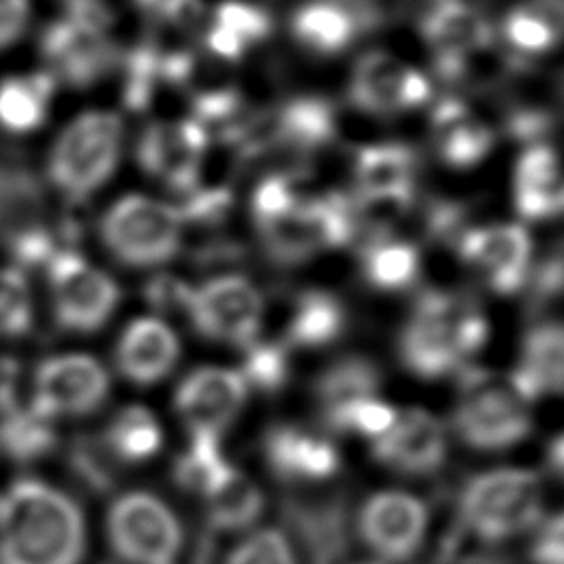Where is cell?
I'll use <instances>...</instances> for the list:
<instances>
[{"label":"cell","mask_w":564,"mask_h":564,"mask_svg":"<svg viewBox=\"0 0 564 564\" xmlns=\"http://www.w3.org/2000/svg\"><path fill=\"white\" fill-rule=\"evenodd\" d=\"M101 242L126 267H154L181 249L183 220L174 205L130 194L119 198L101 218Z\"/></svg>","instance_id":"cell-7"},{"label":"cell","mask_w":564,"mask_h":564,"mask_svg":"<svg viewBox=\"0 0 564 564\" xmlns=\"http://www.w3.org/2000/svg\"><path fill=\"white\" fill-rule=\"evenodd\" d=\"M489 324L471 297L427 291L403 326L397 352L401 366L419 379L460 372L487 341Z\"/></svg>","instance_id":"cell-2"},{"label":"cell","mask_w":564,"mask_h":564,"mask_svg":"<svg viewBox=\"0 0 564 564\" xmlns=\"http://www.w3.org/2000/svg\"><path fill=\"white\" fill-rule=\"evenodd\" d=\"M432 95L427 77L388 51L361 55L350 75V101L375 115L423 106Z\"/></svg>","instance_id":"cell-19"},{"label":"cell","mask_w":564,"mask_h":564,"mask_svg":"<svg viewBox=\"0 0 564 564\" xmlns=\"http://www.w3.org/2000/svg\"><path fill=\"white\" fill-rule=\"evenodd\" d=\"M231 469L234 465L223 452L220 436L196 432L187 434V443L174 456L172 480L176 489L203 502L220 487Z\"/></svg>","instance_id":"cell-32"},{"label":"cell","mask_w":564,"mask_h":564,"mask_svg":"<svg viewBox=\"0 0 564 564\" xmlns=\"http://www.w3.org/2000/svg\"><path fill=\"white\" fill-rule=\"evenodd\" d=\"M238 372L249 390L278 394L291 377L289 348L280 339H253L242 348V364Z\"/></svg>","instance_id":"cell-40"},{"label":"cell","mask_w":564,"mask_h":564,"mask_svg":"<svg viewBox=\"0 0 564 564\" xmlns=\"http://www.w3.org/2000/svg\"><path fill=\"white\" fill-rule=\"evenodd\" d=\"M90 524L64 485L22 471L0 485V564H84Z\"/></svg>","instance_id":"cell-1"},{"label":"cell","mask_w":564,"mask_h":564,"mask_svg":"<svg viewBox=\"0 0 564 564\" xmlns=\"http://www.w3.org/2000/svg\"><path fill=\"white\" fill-rule=\"evenodd\" d=\"M399 410L379 397H361L319 410V423L326 434H355L370 441L386 434L394 425Z\"/></svg>","instance_id":"cell-39"},{"label":"cell","mask_w":564,"mask_h":564,"mask_svg":"<svg viewBox=\"0 0 564 564\" xmlns=\"http://www.w3.org/2000/svg\"><path fill=\"white\" fill-rule=\"evenodd\" d=\"M346 326L341 302L326 291H302L291 300L280 341L286 348H322L335 341Z\"/></svg>","instance_id":"cell-30"},{"label":"cell","mask_w":564,"mask_h":564,"mask_svg":"<svg viewBox=\"0 0 564 564\" xmlns=\"http://www.w3.org/2000/svg\"><path fill=\"white\" fill-rule=\"evenodd\" d=\"M53 227L40 176L24 163L0 161V245L7 253L13 256Z\"/></svg>","instance_id":"cell-21"},{"label":"cell","mask_w":564,"mask_h":564,"mask_svg":"<svg viewBox=\"0 0 564 564\" xmlns=\"http://www.w3.org/2000/svg\"><path fill=\"white\" fill-rule=\"evenodd\" d=\"M421 35L434 53V64L463 59L491 46L494 31L480 11L469 2H436L421 20Z\"/></svg>","instance_id":"cell-24"},{"label":"cell","mask_w":564,"mask_h":564,"mask_svg":"<svg viewBox=\"0 0 564 564\" xmlns=\"http://www.w3.org/2000/svg\"><path fill=\"white\" fill-rule=\"evenodd\" d=\"M460 258L498 293H516L529 280L531 238L520 225L465 229L458 238Z\"/></svg>","instance_id":"cell-20"},{"label":"cell","mask_w":564,"mask_h":564,"mask_svg":"<svg viewBox=\"0 0 564 564\" xmlns=\"http://www.w3.org/2000/svg\"><path fill=\"white\" fill-rule=\"evenodd\" d=\"M447 449L445 423L425 408L399 412L394 425L370 445L375 463L408 478L436 474L447 460Z\"/></svg>","instance_id":"cell-17"},{"label":"cell","mask_w":564,"mask_h":564,"mask_svg":"<svg viewBox=\"0 0 564 564\" xmlns=\"http://www.w3.org/2000/svg\"><path fill=\"white\" fill-rule=\"evenodd\" d=\"M181 341L159 317L132 319L117 339L115 370L132 386L150 388L161 383L176 368Z\"/></svg>","instance_id":"cell-22"},{"label":"cell","mask_w":564,"mask_h":564,"mask_svg":"<svg viewBox=\"0 0 564 564\" xmlns=\"http://www.w3.org/2000/svg\"><path fill=\"white\" fill-rule=\"evenodd\" d=\"M414 172L416 154L401 143L364 145L355 159V183L364 196L412 192Z\"/></svg>","instance_id":"cell-35"},{"label":"cell","mask_w":564,"mask_h":564,"mask_svg":"<svg viewBox=\"0 0 564 564\" xmlns=\"http://www.w3.org/2000/svg\"><path fill=\"white\" fill-rule=\"evenodd\" d=\"M249 388L238 370L198 366L174 388L172 410L187 434L223 436L240 416Z\"/></svg>","instance_id":"cell-14"},{"label":"cell","mask_w":564,"mask_h":564,"mask_svg":"<svg viewBox=\"0 0 564 564\" xmlns=\"http://www.w3.org/2000/svg\"><path fill=\"white\" fill-rule=\"evenodd\" d=\"M381 388L379 366L364 355H344L330 361L313 381V397L319 410L361 399L377 397Z\"/></svg>","instance_id":"cell-37"},{"label":"cell","mask_w":564,"mask_h":564,"mask_svg":"<svg viewBox=\"0 0 564 564\" xmlns=\"http://www.w3.org/2000/svg\"><path fill=\"white\" fill-rule=\"evenodd\" d=\"M57 328L75 335L97 333L119 306L115 280L86 262L79 251H64L44 269Z\"/></svg>","instance_id":"cell-10"},{"label":"cell","mask_w":564,"mask_h":564,"mask_svg":"<svg viewBox=\"0 0 564 564\" xmlns=\"http://www.w3.org/2000/svg\"><path fill=\"white\" fill-rule=\"evenodd\" d=\"M64 2H70V0H64Z\"/></svg>","instance_id":"cell-51"},{"label":"cell","mask_w":564,"mask_h":564,"mask_svg":"<svg viewBox=\"0 0 564 564\" xmlns=\"http://www.w3.org/2000/svg\"><path fill=\"white\" fill-rule=\"evenodd\" d=\"M544 463H546V469L557 476L560 480H564V430L557 432L549 445H546V452H544Z\"/></svg>","instance_id":"cell-48"},{"label":"cell","mask_w":564,"mask_h":564,"mask_svg":"<svg viewBox=\"0 0 564 564\" xmlns=\"http://www.w3.org/2000/svg\"><path fill=\"white\" fill-rule=\"evenodd\" d=\"M432 139L443 163L471 167L491 152L496 137L463 101L443 99L432 112Z\"/></svg>","instance_id":"cell-28"},{"label":"cell","mask_w":564,"mask_h":564,"mask_svg":"<svg viewBox=\"0 0 564 564\" xmlns=\"http://www.w3.org/2000/svg\"><path fill=\"white\" fill-rule=\"evenodd\" d=\"M207 148L209 134L189 117L145 126L137 139L134 154L150 176L181 196L200 183Z\"/></svg>","instance_id":"cell-16"},{"label":"cell","mask_w":564,"mask_h":564,"mask_svg":"<svg viewBox=\"0 0 564 564\" xmlns=\"http://www.w3.org/2000/svg\"><path fill=\"white\" fill-rule=\"evenodd\" d=\"M513 196L518 214L531 220L564 214V172L546 143L527 145L516 163Z\"/></svg>","instance_id":"cell-27"},{"label":"cell","mask_w":564,"mask_h":564,"mask_svg":"<svg viewBox=\"0 0 564 564\" xmlns=\"http://www.w3.org/2000/svg\"><path fill=\"white\" fill-rule=\"evenodd\" d=\"M101 535L117 564H181L187 527L161 491L132 485L115 491L101 518Z\"/></svg>","instance_id":"cell-4"},{"label":"cell","mask_w":564,"mask_h":564,"mask_svg":"<svg viewBox=\"0 0 564 564\" xmlns=\"http://www.w3.org/2000/svg\"><path fill=\"white\" fill-rule=\"evenodd\" d=\"M33 328V302L26 278L15 267L0 269V335L24 337Z\"/></svg>","instance_id":"cell-41"},{"label":"cell","mask_w":564,"mask_h":564,"mask_svg":"<svg viewBox=\"0 0 564 564\" xmlns=\"http://www.w3.org/2000/svg\"><path fill=\"white\" fill-rule=\"evenodd\" d=\"M192 293H194V289L185 280H181L172 273H159V275L150 278L143 286V297H145L148 306L161 315H167V313H185L187 315Z\"/></svg>","instance_id":"cell-43"},{"label":"cell","mask_w":564,"mask_h":564,"mask_svg":"<svg viewBox=\"0 0 564 564\" xmlns=\"http://www.w3.org/2000/svg\"><path fill=\"white\" fill-rule=\"evenodd\" d=\"M361 267L366 280L383 291H397L412 284L419 275V249L412 242L379 238L361 247Z\"/></svg>","instance_id":"cell-38"},{"label":"cell","mask_w":564,"mask_h":564,"mask_svg":"<svg viewBox=\"0 0 564 564\" xmlns=\"http://www.w3.org/2000/svg\"><path fill=\"white\" fill-rule=\"evenodd\" d=\"M348 564H386V562H381L377 557H361V560H350Z\"/></svg>","instance_id":"cell-50"},{"label":"cell","mask_w":564,"mask_h":564,"mask_svg":"<svg viewBox=\"0 0 564 564\" xmlns=\"http://www.w3.org/2000/svg\"><path fill=\"white\" fill-rule=\"evenodd\" d=\"M544 518L540 474L527 467H491L471 474L456 496L458 538L498 549L527 535Z\"/></svg>","instance_id":"cell-3"},{"label":"cell","mask_w":564,"mask_h":564,"mask_svg":"<svg viewBox=\"0 0 564 564\" xmlns=\"http://www.w3.org/2000/svg\"><path fill=\"white\" fill-rule=\"evenodd\" d=\"M64 18L93 33H108L115 22V13L104 0H70Z\"/></svg>","instance_id":"cell-45"},{"label":"cell","mask_w":564,"mask_h":564,"mask_svg":"<svg viewBox=\"0 0 564 564\" xmlns=\"http://www.w3.org/2000/svg\"><path fill=\"white\" fill-rule=\"evenodd\" d=\"M29 18V0H0V48H7L22 37Z\"/></svg>","instance_id":"cell-46"},{"label":"cell","mask_w":564,"mask_h":564,"mask_svg":"<svg viewBox=\"0 0 564 564\" xmlns=\"http://www.w3.org/2000/svg\"><path fill=\"white\" fill-rule=\"evenodd\" d=\"M264 491L238 467L220 482V487L203 500L205 520L212 531L236 535L249 531L264 516Z\"/></svg>","instance_id":"cell-31"},{"label":"cell","mask_w":564,"mask_h":564,"mask_svg":"<svg viewBox=\"0 0 564 564\" xmlns=\"http://www.w3.org/2000/svg\"><path fill=\"white\" fill-rule=\"evenodd\" d=\"M509 381L527 403L564 394V322H540L527 330Z\"/></svg>","instance_id":"cell-23"},{"label":"cell","mask_w":564,"mask_h":564,"mask_svg":"<svg viewBox=\"0 0 564 564\" xmlns=\"http://www.w3.org/2000/svg\"><path fill=\"white\" fill-rule=\"evenodd\" d=\"M355 529L372 557L386 564H405L423 546L430 529V507L412 491L377 489L361 500Z\"/></svg>","instance_id":"cell-11"},{"label":"cell","mask_w":564,"mask_h":564,"mask_svg":"<svg viewBox=\"0 0 564 564\" xmlns=\"http://www.w3.org/2000/svg\"><path fill=\"white\" fill-rule=\"evenodd\" d=\"M267 253L280 264L302 262L341 247L355 231L350 200L341 194L304 196L291 212L258 225Z\"/></svg>","instance_id":"cell-9"},{"label":"cell","mask_w":564,"mask_h":564,"mask_svg":"<svg viewBox=\"0 0 564 564\" xmlns=\"http://www.w3.org/2000/svg\"><path fill=\"white\" fill-rule=\"evenodd\" d=\"M454 436L482 454L507 452L533 432L529 403L507 377L487 368L465 366L458 372V392L449 419Z\"/></svg>","instance_id":"cell-5"},{"label":"cell","mask_w":564,"mask_h":564,"mask_svg":"<svg viewBox=\"0 0 564 564\" xmlns=\"http://www.w3.org/2000/svg\"><path fill=\"white\" fill-rule=\"evenodd\" d=\"M502 35L522 55L555 48L564 40V0H522L505 15Z\"/></svg>","instance_id":"cell-33"},{"label":"cell","mask_w":564,"mask_h":564,"mask_svg":"<svg viewBox=\"0 0 564 564\" xmlns=\"http://www.w3.org/2000/svg\"><path fill=\"white\" fill-rule=\"evenodd\" d=\"M55 79L46 70L13 75L0 82V128L11 134L37 130L51 108Z\"/></svg>","instance_id":"cell-34"},{"label":"cell","mask_w":564,"mask_h":564,"mask_svg":"<svg viewBox=\"0 0 564 564\" xmlns=\"http://www.w3.org/2000/svg\"><path fill=\"white\" fill-rule=\"evenodd\" d=\"M297 176L300 174H289V172H278L269 174L262 178L251 196V209L256 225L269 223L286 212H291L306 194L300 192L297 187Z\"/></svg>","instance_id":"cell-42"},{"label":"cell","mask_w":564,"mask_h":564,"mask_svg":"<svg viewBox=\"0 0 564 564\" xmlns=\"http://www.w3.org/2000/svg\"><path fill=\"white\" fill-rule=\"evenodd\" d=\"M123 123L115 112L90 110L73 119L48 154L51 183L73 203H84L115 172Z\"/></svg>","instance_id":"cell-6"},{"label":"cell","mask_w":564,"mask_h":564,"mask_svg":"<svg viewBox=\"0 0 564 564\" xmlns=\"http://www.w3.org/2000/svg\"><path fill=\"white\" fill-rule=\"evenodd\" d=\"M531 564H564V509L546 516L529 542Z\"/></svg>","instance_id":"cell-44"},{"label":"cell","mask_w":564,"mask_h":564,"mask_svg":"<svg viewBox=\"0 0 564 564\" xmlns=\"http://www.w3.org/2000/svg\"><path fill=\"white\" fill-rule=\"evenodd\" d=\"M46 73L70 88H90L119 70L123 48L108 33L86 31L64 15L40 35Z\"/></svg>","instance_id":"cell-15"},{"label":"cell","mask_w":564,"mask_h":564,"mask_svg":"<svg viewBox=\"0 0 564 564\" xmlns=\"http://www.w3.org/2000/svg\"><path fill=\"white\" fill-rule=\"evenodd\" d=\"M62 447V423L22 399L0 414V460L22 471L55 456Z\"/></svg>","instance_id":"cell-26"},{"label":"cell","mask_w":564,"mask_h":564,"mask_svg":"<svg viewBox=\"0 0 564 564\" xmlns=\"http://www.w3.org/2000/svg\"><path fill=\"white\" fill-rule=\"evenodd\" d=\"M218 564H306L297 533L280 522L231 535Z\"/></svg>","instance_id":"cell-36"},{"label":"cell","mask_w":564,"mask_h":564,"mask_svg":"<svg viewBox=\"0 0 564 564\" xmlns=\"http://www.w3.org/2000/svg\"><path fill=\"white\" fill-rule=\"evenodd\" d=\"M264 315L260 291L242 275H218L194 289L187 317L207 339L245 348L258 339Z\"/></svg>","instance_id":"cell-13"},{"label":"cell","mask_w":564,"mask_h":564,"mask_svg":"<svg viewBox=\"0 0 564 564\" xmlns=\"http://www.w3.org/2000/svg\"><path fill=\"white\" fill-rule=\"evenodd\" d=\"M165 425L145 403L130 401L115 408L82 447L79 463L93 476H112L115 471H137L154 463L165 449ZM99 478V480H101Z\"/></svg>","instance_id":"cell-12"},{"label":"cell","mask_w":564,"mask_h":564,"mask_svg":"<svg viewBox=\"0 0 564 564\" xmlns=\"http://www.w3.org/2000/svg\"><path fill=\"white\" fill-rule=\"evenodd\" d=\"M370 24V15L352 0H311L293 13L291 33L311 53L337 55Z\"/></svg>","instance_id":"cell-25"},{"label":"cell","mask_w":564,"mask_h":564,"mask_svg":"<svg viewBox=\"0 0 564 564\" xmlns=\"http://www.w3.org/2000/svg\"><path fill=\"white\" fill-rule=\"evenodd\" d=\"M271 29V15L262 7L242 0H225L214 9V18L205 29V46L214 57L236 62L251 44L262 42Z\"/></svg>","instance_id":"cell-29"},{"label":"cell","mask_w":564,"mask_h":564,"mask_svg":"<svg viewBox=\"0 0 564 564\" xmlns=\"http://www.w3.org/2000/svg\"><path fill=\"white\" fill-rule=\"evenodd\" d=\"M174 0H134V4L154 22L159 20Z\"/></svg>","instance_id":"cell-49"},{"label":"cell","mask_w":564,"mask_h":564,"mask_svg":"<svg viewBox=\"0 0 564 564\" xmlns=\"http://www.w3.org/2000/svg\"><path fill=\"white\" fill-rule=\"evenodd\" d=\"M20 377H22L20 361L11 355L0 352V414L22 401Z\"/></svg>","instance_id":"cell-47"},{"label":"cell","mask_w":564,"mask_h":564,"mask_svg":"<svg viewBox=\"0 0 564 564\" xmlns=\"http://www.w3.org/2000/svg\"><path fill=\"white\" fill-rule=\"evenodd\" d=\"M262 460L282 485L326 482L341 469V454L326 434H315L295 423H273L264 430Z\"/></svg>","instance_id":"cell-18"},{"label":"cell","mask_w":564,"mask_h":564,"mask_svg":"<svg viewBox=\"0 0 564 564\" xmlns=\"http://www.w3.org/2000/svg\"><path fill=\"white\" fill-rule=\"evenodd\" d=\"M110 392L112 377L97 357L59 352L44 357L33 368L26 401L64 423L95 416L108 403Z\"/></svg>","instance_id":"cell-8"}]
</instances>
